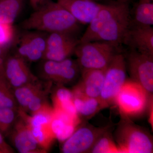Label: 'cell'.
Returning <instances> with one entry per match:
<instances>
[{
  "label": "cell",
  "mask_w": 153,
  "mask_h": 153,
  "mask_svg": "<svg viewBox=\"0 0 153 153\" xmlns=\"http://www.w3.org/2000/svg\"><path fill=\"white\" fill-rule=\"evenodd\" d=\"M47 0H30V4L34 10L43 5Z\"/></svg>",
  "instance_id": "f546056e"
},
{
  "label": "cell",
  "mask_w": 153,
  "mask_h": 153,
  "mask_svg": "<svg viewBox=\"0 0 153 153\" xmlns=\"http://www.w3.org/2000/svg\"><path fill=\"white\" fill-rule=\"evenodd\" d=\"M8 135L15 149L19 153H45L47 152L38 143L33 136L30 126L19 114Z\"/></svg>",
  "instance_id": "4fadbf2b"
},
{
  "label": "cell",
  "mask_w": 153,
  "mask_h": 153,
  "mask_svg": "<svg viewBox=\"0 0 153 153\" xmlns=\"http://www.w3.org/2000/svg\"><path fill=\"white\" fill-rule=\"evenodd\" d=\"M27 63L15 54L7 55L5 58L1 72L13 90L38 79L30 70Z\"/></svg>",
  "instance_id": "30bf717a"
},
{
  "label": "cell",
  "mask_w": 153,
  "mask_h": 153,
  "mask_svg": "<svg viewBox=\"0 0 153 153\" xmlns=\"http://www.w3.org/2000/svg\"><path fill=\"white\" fill-rule=\"evenodd\" d=\"M14 25L0 23V46L7 49L17 39Z\"/></svg>",
  "instance_id": "4316f807"
},
{
  "label": "cell",
  "mask_w": 153,
  "mask_h": 153,
  "mask_svg": "<svg viewBox=\"0 0 153 153\" xmlns=\"http://www.w3.org/2000/svg\"><path fill=\"white\" fill-rule=\"evenodd\" d=\"M149 95L140 84L126 79L118 92L115 103L122 114L134 116L141 114L147 106Z\"/></svg>",
  "instance_id": "277c9868"
},
{
  "label": "cell",
  "mask_w": 153,
  "mask_h": 153,
  "mask_svg": "<svg viewBox=\"0 0 153 153\" xmlns=\"http://www.w3.org/2000/svg\"><path fill=\"white\" fill-rule=\"evenodd\" d=\"M51 85V82L47 81L44 82L38 79L34 82L14 89V97L19 109L27 112L28 104L31 99L42 89Z\"/></svg>",
  "instance_id": "ac0fdd59"
},
{
  "label": "cell",
  "mask_w": 153,
  "mask_h": 153,
  "mask_svg": "<svg viewBox=\"0 0 153 153\" xmlns=\"http://www.w3.org/2000/svg\"><path fill=\"white\" fill-rule=\"evenodd\" d=\"M126 70L124 55L117 53L105 69L103 87L99 97L103 108L114 102L126 80Z\"/></svg>",
  "instance_id": "8992f818"
},
{
  "label": "cell",
  "mask_w": 153,
  "mask_h": 153,
  "mask_svg": "<svg viewBox=\"0 0 153 153\" xmlns=\"http://www.w3.org/2000/svg\"><path fill=\"white\" fill-rule=\"evenodd\" d=\"M131 14L127 2L103 4L79 39V43L101 41L117 48L123 44L130 27Z\"/></svg>",
  "instance_id": "6da1fadb"
},
{
  "label": "cell",
  "mask_w": 153,
  "mask_h": 153,
  "mask_svg": "<svg viewBox=\"0 0 153 153\" xmlns=\"http://www.w3.org/2000/svg\"><path fill=\"white\" fill-rule=\"evenodd\" d=\"M153 25V0H139L131 16L130 25L152 27Z\"/></svg>",
  "instance_id": "d6986e66"
},
{
  "label": "cell",
  "mask_w": 153,
  "mask_h": 153,
  "mask_svg": "<svg viewBox=\"0 0 153 153\" xmlns=\"http://www.w3.org/2000/svg\"><path fill=\"white\" fill-rule=\"evenodd\" d=\"M22 23L25 30L43 33H64L76 36L80 24L63 6L58 2L47 0Z\"/></svg>",
  "instance_id": "7a4b0ae2"
},
{
  "label": "cell",
  "mask_w": 153,
  "mask_h": 153,
  "mask_svg": "<svg viewBox=\"0 0 153 153\" xmlns=\"http://www.w3.org/2000/svg\"><path fill=\"white\" fill-rule=\"evenodd\" d=\"M0 153H2V152H1V151H0Z\"/></svg>",
  "instance_id": "1f68e13d"
},
{
  "label": "cell",
  "mask_w": 153,
  "mask_h": 153,
  "mask_svg": "<svg viewBox=\"0 0 153 153\" xmlns=\"http://www.w3.org/2000/svg\"><path fill=\"white\" fill-rule=\"evenodd\" d=\"M54 117L51 123V130L55 139L64 142L75 131L80 123V119L74 118L63 111L54 108Z\"/></svg>",
  "instance_id": "e0dca14e"
},
{
  "label": "cell",
  "mask_w": 153,
  "mask_h": 153,
  "mask_svg": "<svg viewBox=\"0 0 153 153\" xmlns=\"http://www.w3.org/2000/svg\"><path fill=\"white\" fill-rule=\"evenodd\" d=\"M51 86L52 85H49L42 89L31 99L28 104L27 112L33 115L51 106L48 100V95Z\"/></svg>",
  "instance_id": "d4e9b609"
},
{
  "label": "cell",
  "mask_w": 153,
  "mask_h": 153,
  "mask_svg": "<svg viewBox=\"0 0 153 153\" xmlns=\"http://www.w3.org/2000/svg\"><path fill=\"white\" fill-rule=\"evenodd\" d=\"M107 129L90 125L76 129L63 142L61 152L63 153H83L90 151L99 137Z\"/></svg>",
  "instance_id": "7c38bea8"
},
{
  "label": "cell",
  "mask_w": 153,
  "mask_h": 153,
  "mask_svg": "<svg viewBox=\"0 0 153 153\" xmlns=\"http://www.w3.org/2000/svg\"><path fill=\"white\" fill-rule=\"evenodd\" d=\"M117 48L107 42L101 41L79 43L75 49L77 63L80 70H105L115 55Z\"/></svg>",
  "instance_id": "3957f363"
},
{
  "label": "cell",
  "mask_w": 153,
  "mask_h": 153,
  "mask_svg": "<svg viewBox=\"0 0 153 153\" xmlns=\"http://www.w3.org/2000/svg\"><path fill=\"white\" fill-rule=\"evenodd\" d=\"M105 70L81 71V78L72 91L73 95L99 98L104 83Z\"/></svg>",
  "instance_id": "5bb4252c"
},
{
  "label": "cell",
  "mask_w": 153,
  "mask_h": 153,
  "mask_svg": "<svg viewBox=\"0 0 153 153\" xmlns=\"http://www.w3.org/2000/svg\"><path fill=\"white\" fill-rule=\"evenodd\" d=\"M73 103L78 115L84 117H91L103 108L99 98L74 95Z\"/></svg>",
  "instance_id": "7402d4cb"
},
{
  "label": "cell",
  "mask_w": 153,
  "mask_h": 153,
  "mask_svg": "<svg viewBox=\"0 0 153 153\" xmlns=\"http://www.w3.org/2000/svg\"><path fill=\"white\" fill-rule=\"evenodd\" d=\"M57 2L82 25H88L103 6L95 0H57Z\"/></svg>",
  "instance_id": "9a60e30c"
},
{
  "label": "cell",
  "mask_w": 153,
  "mask_h": 153,
  "mask_svg": "<svg viewBox=\"0 0 153 153\" xmlns=\"http://www.w3.org/2000/svg\"><path fill=\"white\" fill-rule=\"evenodd\" d=\"M116 139L121 153L153 152L152 140L143 130L133 124H122L116 134Z\"/></svg>",
  "instance_id": "5b68a950"
},
{
  "label": "cell",
  "mask_w": 153,
  "mask_h": 153,
  "mask_svg": "<svg viewBox=\"0 0 153 153\" xmlns=\"http://www.w3.org/2000/svg\"><path fill=\"white\" fill-rule=\"evenodd\" d=\"M0 107L12 108L18 111L17 104L12 88L0 71Z\"/></svg>",
  "instance_id": "cb8c5ba5"
},
{
  "label": "cell",
  "mask_w": 153,
  "mask_h": 153,
  "mask_svg": "<svg viewBox=\"0 0 153 153\" xmlns=\"http://www.w3.org/2000/svg\"><path fill=\"white\" fill-rule=\"evenodd\" d=\"M0 151L2 153L14 152L13 149L5 140L4 136L1 132H0Z\"/></svg>",
  "instance_id": "83f0119b"
},
{
  "label": "cell",
  "mask_w": 153,
  "mask_h": 153,
  "mask_svg": "<svg viewBox=\"0 0 153 153\" xmlns=\"http://www.w3.org/2000/svg\"><path fill=\"white\" fill-rule=\"evenodd\" d=\"M123 44L131 49L153 56V28L130 25Z\"/></svg>",
  "instance_id": "2e32d148"
},
{
  "label": "cell",
  "mask_w": 153,
  "mask_h": 153,
  "mask_svg": "<svg viewBox=\"0 0 153 153\" xmlns=\"http://www.w3.org/2000/svg\"><path fill=\"white\" fill-rule=\"evenodd\" d=\"M43 60L40 74L45 81L60 85L68 84L76 80L81 72L76 60L70 57L61 61Z\"/></svg>",
  "instance_id": "ba28073f"
},
{
  "label": "cell",
  "mask_w": 153,
  "mask_h": 153,
  "mask_svg": "<svg viewBox=\"0 0 153 153\" xmlns=\"http://www.w3.org/2000/svg\"><path fill=\"white\" fill-rule=\"evenodd\" d=\"M7 49L0 46V71H1L3 63L7 56Z\"/></svg>",
  "instance_id": "f1b7e54d"
},
{
  "label": "cell",
  "mask_w": 153,
  "mask_h": 153,
  "mask_svg": "<svg viewBox=\"0 0 153 153\" xmlns=\"http://www.w3.org/2000/svg\"><path fill=\"white\" fill-rule=\"evenodd\" d=\"M74 95L72 91L63 87H59L52 96L53 108L60 110L73 117H79L73 103Z\"/></svg>",
  "instance_id": "ffe728a7"
},
{
  "label": "cell",
  "mask_w": 153,
  "mask_h": 153,
  "mask_svg": "<svg viewBox=\"0 0 153 153\" xmlns=\"http://www.w3.org/2000/svg\"><path fill=\"white\" fill-rule=\"evenodd\" d=\"M47 33L36 30H25L17 38L15 54L27 62L43 60L46 49Z\"/></svg>",
  "instance_id": "9c48e42d"
},
{
  "label": "cell",
  "mask_w": 153,
  "mask_h": 153,
  "mask_svg": "<svg viewBox=\"0 0 153 153\" xmlns=\"http://www.w3.org/2000/svg\"><path fill=\"white\" fill-rule=\"evenodd\" d=\"M79 44L76 36L64 33H47L46 49L43 60L61 61L74 54Z\"/></svg>",
  "instance_id": "8fae6325"
},
{
  "label": "cell",
  "mask_w": 153,
  "mask_h": 153,
  "mask_svg": "<svg viewBox=\"0 0 153 153\" xmlns=\"http://www.w3.org/2000/svg\"><path fill=\"white\" fill-rule=\"evenodd\" d=\"M24 5V0H0V23L14 25Z\"/></svg>",
  "instance_id": "44dd1931"
},
{
  "label": "cell",
  "mask_w": 153,
  "mask_h": 153,
  "mask_svg": "<svg viewBox=\"0 0 153 153\" xmlns=\"http://www.w3.org/2000/svg\"><path fill=\"white\" fill-rule=\"evenodd\" d=\"M18 111L0 107V132L4 136H8L16 120Z\"/></svg>",
  "instance_id": "484cf974"
},
{
  "label": "cell",
  "mask_w": 153,
  "mask_h": 153,
  "mask_svg": "<svg viewBox=\"0 0 153 153\" xmlns=\"http://www.w3.org/2000/svg\"><path fill=\"white\" fill-rule=\"evenodd\" d=\"M128 1V0H119V1H120L126 2H127Z\"/></svg>",
  "instance_id": "4dcf8cb0"
},
{
  "label": "cell",
  "mask_w": 153,
  "mask_h": 153,
  "mask_svg": "<svg viewBox=\"0 0 153 153\" xmlns=\"http://www.w3.org/2000/svg\"><path fill=\"white\" fill-rule=\"evenodd\" d=\"M92 153H120V150L107 129L100 136L90 151Z\"/></svg>",
  "instance_id": "603a6c76"
},
{
  "label": "cell",
  "mask_w": 153,
  "mask_h": 153,
  "mask_svg": "<svg viewBox=\"0 0 153 153\" xmlns=\"http://www.w3.org/2000/svg\"><path fill=\"white\" fill-rule=\"evenodd\" d=\"M125 59L131 79L141 85L149 96L152 95L153 91V56L131 49Z\"/></svg>",
  "instance_id": "52a82bcc"
}]
</instances>
